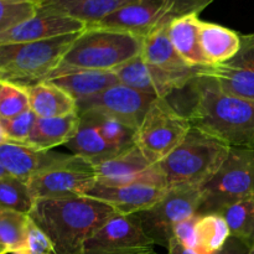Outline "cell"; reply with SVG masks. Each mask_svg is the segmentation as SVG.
I'll return each mask as SVG.
<instances>
[{
    "label": "cell",
    "mask_w": 254,
    "mask_h": 254,
    "mask_svg": "<svg viewBox=\"0 0 254 254\" xmlns=\"http://www.w3.org/2000/svg\"><path fill=\"white\" fill-rule=\"evenodd\" d=\"M114 213L102 201L77 196L39 198L29 216L51 240L55 254H81L86 241Z\"/></svg>",
    "instance_id": "obj_2"
},
{
    "label": "cell",
    "mask_w": 254,
    "mask_h": 254,
    "mask_svg": "<svg viewBox=\"0 0 254 254\" xmlns=\"http://www.w3.org/2000/svg\"><path fill=\"white\" fill-rule=\"evenodd\" d=\"M197 217L198 213L192 217L181 221L174 227V238L183 243L185 247L195 251L197 248V232H196Z\"/></svg>",
    "instance_id": "obj_36"
},
{
    "label": "cell",
    "mask_w": 254,
    "mask_h": 254,
    "mask_svg": "<svg viewBox=\"0 0 254 254\" xmlns=\"http://www.w3.org/2000/svg\"><path fill=\"white\" fill-rule=\"evenodd\" d=\"M35 201L27 183L11 175L0 179V208L29 215Z\"/></svg>",
    "instance_id": "obj_31"
},
{
    "label": "cell",
    "mask_w": 254,
    "mask_h": 254,
    "mask_svg": "<svg viewBox=\"0 0 254 254\" xmlns=\"http://www.w3.org/2000/svg\"><path fill=\"white\" fill-rule=\"evenodd\" d=\"M250 252L251 248L246 243L231 236L225 246L213 254H250Z\"/></svg>",
    "instance_id": "obj_37"
},
{
    "label": "cell",
    "mask_w": 254,
    "mask_h": 254,
    "mask_svg": "<svg viewBox=\"0 0 254 254\" xmlns=\"http://www.w3.org/2000/svg\"><path fill=\"white\" fill-rule=\"evenodd\" d=\"M6 140H9V139H7L6 134H5L4 129H2L1 124H0V145H1L2 143H5V141H6Z\"/></svg>",
    "instance_id": "obj_39"
},
{
    "label": "cell",
    "mask_w": 254,
    "mask_h": 254,
    "mask_svg": "<svg viewBox=\"0 0 254 254\" xmlns=\"http://www.w3.org/2000/svg\"><path fill=\"white\" fill-rule=\"evenodd\" d=\"M78 34L0 45V82L29 88L46 81Z\"/></svg>",
    "instance_id": "obj_5"
},
{
    "label": "cell",
    "mask_w": 254,
    "mask_h": 254,
    "mask_svg": "<svg viewBox=\"0 0 254 254\" xmlns=\"http://www.w3.org/2000/svg\"><path fill=\"white\" fill-rule=\"evenodd\" d=\"M133 0H36L39 11L52 12L84 22L98 25Z\"/></svg>",
    "instance_id": "obj_20"
},
{
    "label": "cell",
    "mask_w": 254,
    "mask_h": 254,
    "mask_svg": "<svg viewBox=\"0 0 254 254\" xmlns=\"http://www.w3.org/2000/svg\"><path fill=\"white\" fill-rule=\"evenodd\" d=\"M30 109L37 118H55L77 112L73 97L51 81H42L27 88Z\"/></svg>",
    "instance_id": "obj_23"
},
{
    "label": "cell",
    "mask_w": 254,
    "mask_h": 254,
    "mask_svg": "<svg viewBox=\"0 0 254 254\" xmlns=\"http://www.w3.org/2000/svg\"><path fill=\"white\" fill-rule=\"evenodd\" d=\"M79 126L77 112L55 118H37L27 138V145L37 150L49 151L60 145H66Z\"/></svg>",
    "instance_id": "obj_22"
},
{
    "label": "cell",
    "mask_w": 254,
    "mask_h": 254,
    "mask_svg": "<svg viewBox=\"0 0 254 254\" xmlns=\"http://www.w3.org/2000/svg\"><path fill=\"white\" fill-rule=\"evenodd\" d=\"M190 84L193 99L186 117L193 128L231 148H254V101L227 93L210 77L196 76Z\"/></svg>",
    "instance_id": "obj_1"
},
{
    "label": "cell",
    "mask_w": 254,
    "mask_h": 254,
    "mask_svg": "<svg viewBox=\"0 0 254 254\" xmlns=\"http://www.w3.org/2000/svg\"><path fill=\"white\" fill-rule=\"evenodd\" d=\"M230 150L231 146L220 139L191 127L184 140L153 165V171L164 189H201L217 173Z\"/></svg>",
    "instance_id": "obj_4"
},
{
    "label": "cell",
    "mask_w": 254,
    "mask_h": 254,
    "mask_svg": "<svg viewBox=\"0 0 254 254\" xmlns=\"http://www.w3.org/2000/svg\"><path fill=\"white\" fill-rule=\"evenodd\" d=\"M94 170L97 183L103 185H126L136 181H148L160 186L153 173V164L136 145L116 158L97 164Z\"/></svg>",
    "instance_id": "obj_18"
},
{
    "label": "cell",
    "mask_w": 254,
    "mask_h": 254,
    "mask_svg": "<svg viewBox=\"0 0 254 254\" xmlns=\"http://www.w3.org/2000/svg\"><path fill=\"white\" fill-rule=\"evenodd\" d=\"M71 94L76 103L91 98L109 87L119 83L114 71H78L64 74L57 78L47 79Z\"/></svg>",
    "instance_id": "obj_26"
},
{
    "label": "cell",
    "mask_w": 254,
    "mask_h": 254,
    "mask_svg": "<svg viewBox=\"0 0 254 254\" xmlns=\"http://www.w3.org/2000/svg\"><path fill=\"white\" fill-rule=\"evenodd\" d=\"M197 248L200 254H213L225 246L231 237L230 227L221 213L211 212L198 215L196 223Z\"/></svg>",
    "instance_id": "obj_27"
},
{
    "label": "cell",
    "mask_w": 254,
    "mask_h": 254,
    "mask_svg": "<svg viewBox=\"0 0 254 254\" xmlns=\"http://www.w3.org/2000/svg\"><path fill=\"white\" fill-rule=\"evenodd\" d=\"M166 250H168V253L166 254H200L196 252L195 250H191V248L185 247V246H184L183 243L179 242L176 238H171L170 243H169ZM153 254H158V253L154 252Z\"/></svg>",
    "instance_id": "obj_38"
},
{
    "label": "cell",
    "mask_w": 254,
    "mask_h": 254,
    "mask_svg": "<svg viewBox=\"0 0 254 254\" xmlns=\"http://www.w3.org/2000/svg\"><path fill=\"white\" fill-rule=\"evenodd\" d=\"M154 246L135 215L114 213L86 241L81 254H153Z\"/></svg>",
    "instance_id": "obj_11"
},
{
    "label": "cell",
    "mask_w": 254,
    "mask_h": 254,
    "mask_svg": "<svg viewBox=\"0 0 254 254\" xmlns=\"http://www.w3.org/2000/svg\"><path fill=\"white\" fill-rule=\"evenodd\" d=\"M30 109L27 88L0 82V119H10Z\"/></svg>",
    "instance_id": "obj_32"
},
{
    "label": "cell",
    "mask_w": 254,
    "mask_h": 254,
    "mask_svg": "<svg viewBox=\"0 0 254 254\" xmlns=\"http://www.w3.org/2000/svg\"><path fill=\"white\" fill-rule=\"evenodd\" d=\"M200 22L197 14L176 19L169 25V37L178 54L193 67L208 66L200 45Z\"/></svg>",
    "instance_id": "obj_25"
},
{
    "label": "cell",
    "mask_w": 254,
    "mask_h": 254,
    "mask_svg": "<svg viewBox=\"0 0 254 254\" xmlns=\"http://www.w3.org/2000/svg\"><path fill=\"white\" fill-rule=\"evenodd\" d=\"M78 129L71 140L66 144L68 150L73 155L84 159L92 165H97L112 158H116L117 155L126 151L106 140L99 131L98 127L86 114H78Z\"/></svg>",
    "instance_id": "obj_21"
},
{
    "label": "cell",
    "mask_w": 254,
    "mask_h": 254,
    "mask_svg": "<svg viewBox=\"0 0 254 254\" xmlns=\"http://www.w3.org/2000/svg\"><path fill=\"white\" fill-rule=\"evenodd\" d=\"M69 154L42 151L25 143L6 140L0 145V164L9 175L27 183V180L69 158Z\"/></svg>",
    "instance_id": "obj_16"
},
{
    "label": "cell",
    "mask_w": 254,
    "mask_h": 254,
    "mask_svg": "<svg viewBox=\"0 0 254 254\" xmlns=\"http://www.w3.org/2000/svg\"><path fill=\"white\" fill-rule=\"evenodd\" d=\"M144 37L94 25L79 32L47 79L78 71H114L143 51ZM46 79V81H47Z\"/></svg>",
    "instance_id": "obj_3"
},
{
    "label": "cell",
    "mask_w": 254,
    "mask_h": 254,
    "mask_svg": "<svg viewBox=\"0 0 254 254\" xmlns=\"http://www.w3.org/2000/svg\"><path fill=\"white\" fill-rule=\"evenodd\" d=\"M215 0H133L99 22V26L126 30L139 36L169 25L176 19L202 12ZM94 26V25H93Z\"/></svg>",
    "instance_id": "obj_7"
},
{
    "label": "cell",
    "mask_w": 254,
    "mask_h": 254,
    "mask_svg": "<svg viewBox=\"0 0 254 254\" xmlns=\"http://www.w3.org/2000/svg\"><path fill=\"white\" fill-rule=\"evenodd\" d=\"M200 45L210 64L232 59L241 47V34L215 22H200Z\"/></svg>",
    "instance_id": "obj_24"
},
{
    "label": "cell",
    "mask_w": 254,
    "mask_h": 254,
    "mask_svg": "<svg viewBox=\"0 0 254 254\" xmlns=\"http://www.w3.org/2000/svg\"><path fill=\"white\" fill-rule=\"evenodd\" d=\"M200 206V188H173L168 189L149 210L135 216L148 237L155 245L168 248L174 238V227L181 221L197 215Z\"/></svg>",
    "instance_id": "obj_9"
},
{
    "label": "cell",
    "mask_w": 254,
    "mask_h": 254,
    "mask_svg": "<svg viewBox=\"0 0 254 254\" xmlns=\"http://www.w3.org/2000/svg\"><path fill=\"white\" fill-rule=\"evenodd\" d=\"M254 197V148H231L210 181L201 188L198 215L217 212Z\"/></svg>",
    "instance_id": "obj_6"
},
{
    "label": "cell",
    "mask_w": 254,
    "mask_h": 254,
    "mask_svg": "<svg viewBox=\"0 0 254 254\" xmlns=\"http://www.w3.org/2000/svg\"><path fill=\"white\" fill-rule=\"evenodd\" d=\"M17 254H55V248L51 240L31 218L27 225L24 246Z\"/></svg>",
    "instance_id": "obj_35"
},
{
    "label": "cell",
    "mask_w": 254,
    "mask_h": 254,
    "mask_svg": "<svg viewBox=\"0 0 254 254\" xmlns=\"http://www.w3.org/2000/svg\"><path fill=\"white\" fill-rule=\"evenodd\" d=\"M231 236L252 248L254 246V197L242 200L221 211Z\"/></svg>",
    "instance_id": "obj_29"
},
{
    "label": "cell",
    "mask_w": 254,
    "mask_h": 254,
    "mask_svg": "<svg viewBox=\"0 0 254 254\" xmlns=\"http://www.w3.org/2000/svg\"><path fill=\"white\" fill-rule=\"evenodd\" d=\"M96 183L94 165L71 154L67 160L32 176L27 180V186L39 200L83 196Z\"/></svg>",
    "instance_id": "obj_10"
},
{
    "label": "cell",
    "mask_w": 254,
    "mask_h": 254,
    "mask_svg": "<svg viewBox=\"0 0 254 254\" xmlns=\"http://www.w3.org/2000/svg\"><path fill=\"white\" fill-rule=\"evenodd\" d=\"M168 189L148 181H136L126 185H103L96 183L83 196L102 201L119 215H136L155 205Z\"/></svg>",
    "instance_id": "obj_14"
},
{
    "label": "cell",
    "mask_w": 254,
    "mask_h": 254,
    "mask_svg": "<svg viewBox=\"0 0 254 254\" xmlns=\"http://www.w3.org/2000/svg\"><path fill=\"white\" fill-rule=\"evenodd\" d=\"M197 76L213 78L227 93L254 101V34H241V47L232 59L198 67Z\"/></svg>",
    "instance_id": "obj_13"
},
{
    "label": "cell",
    "mask_w": 254,
    "mask_h": 254,
    "mask_svg": "<svg viewBox=\"0 0 254 254\" xmlns=\"http://www.w3.org/2000/svg\"><path fill=\"white\" fill-rule=\"evenodd\" d=\"M87 27L84 22L52 12L39 11L30 19L0 34V45L42 41L77 34Z\"/></svg>",
    "instance_id": "obj_15"
},
{
    "label": "cell",
    "mask_w": 254,
    "mask_h": 254,
    "mask_svg": "<svg viewBox=\"0 0 254 254\" xmlns=\"http://www.w3.org/2000/svg\"><path fill=\"white\" fill-rule=\"evenodd\" d=\"M79 114H86L91 121H93L104 139L113 145L123 150L135 146L136 130L119 119L98 111H86Z\"/></svg>",
    "instance_id": "obj_30"
},
{
    "label": "cell",
    "mask_w": 254,
    "mask_h": 254,
    "mask_svg": "<svg viewBox=\"0 0 254 254\" xmlns=\"http://www.w3.org/2000/svg\"><path fill=\"white\" fill-rule=\"evenodd\" d=\"M156 98L126 84L117 83L91 98L77 102V113L98 111L138 130L149 107Z\"/></svg>",
    "instance_id": "obj_12"
},
{
    "label": "cell",
    "mask_w": 254,
    "mask_h": 254,
    "mask_svg": "<svg viewBox=\"0 0 254 254\" xmlns=\"http://www.w3.org/2000/svg\"><path fill=\"white\" fill-rule=\"evenodd\" d=\"M114 73L119 83L158 98H168L174 92L188 87L176 77L149 64L141 55L114 69Z\"/></svg>",
    "instance_id": "obj_17"
},
{
    "label": "cell",
    "mask_w": 254,
    "mask_h": 254,
    "mask_svg": "<svg viewBox=\"0 0 254 254\" xmlns=\"http://www.w3.org/2000/svg\"><path fill=\"white\" fill-rule=\"evenodd\" d=\"M250 254H254V246L252 248H251V252H250Z\"/></svg>",
    "instance_id": "obj_40"
},
{
    "label": "cell",
    "mask_w": 254,
    "mask_h": 254,
    "mask_svg": "<svg viewBox=\"0 0 254 254\" xmlns=\"http://www.w3.org/2000/svg\"><path fill=\"white\" fill-rule=\"evenodd\" d=\"M36 119V114L31 109H27L26 112L14 117V118L0 119V124H1L9 140L26 143Z\"/></svg>",
    "instance_id": "obj_34"
},
{
    "label": "cell",
    "mask_w": 254,
    "mask_h": 254,
    "mask_svg": "<svg viewBox=\"0 0 254 254\" xmlns=\"http://www.w3.org/2000/svg\"><path fill=\"white\" fill-rule=\"evenodd\" d=\"M30 217L0 208V254H17L24 246Z\"/></svg>",
    "instance_id": "obj_28"
},
{
    "label": "cell",
    "mask_w": 254,
    "mask_h": 254,
    "mask_svg": "<svg viewBox=\"0 0 254 254\" xmlns=\"http://www.w3.org/2000/svg\"><path fill=\"white\" fill-rule=\"evenodd\" d=\"M37 12L36 0H0V34Z\"/></svg>",
    "instance_id": "obj_33"
},
{
    "label": "cell",
    "mask_w": 254,
    "mask_h": 254,
    "mask_svg": "<svg viewBox=\"0 0 254 254\" xmlns=\"http://www.w3.org/2000/svg\"><path fill=\"white\" fill-rule=\"evenodd\" d=\"M141 57L149 64L176 77L186 86L197 76L198 67L189 64L174 47L169 37V27L155 30L144 37Z\"/></svg>",
    "instance_id": "obj_19"
},
{
    "label": "cell",
    "mask_w": 254,
    "mask_h": 254,
    "mask_svg": "<svg viewBox=\"0 0 254 254\" xmlns=\"http://www.w3.org/2000/svg\"><path fill=\"white\" fill-rule=\"evenodd\" d=\"M191 127L186 114L168 98H156L136 130L135 145L155 165L184 140Z\"/></svg>",
    "instance_id": "obj_8"
}]
</instances>
